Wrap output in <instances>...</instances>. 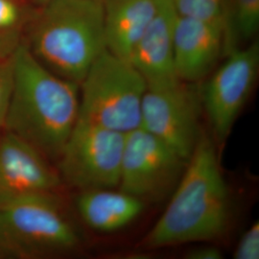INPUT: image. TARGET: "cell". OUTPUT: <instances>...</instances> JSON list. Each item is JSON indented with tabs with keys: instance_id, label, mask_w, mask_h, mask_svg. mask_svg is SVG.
Instances as JSON below:
<instances>
[{
	"instance_id": "obj_1",
	"label": "cell",
	"mask_w": 259,
	"mask_h": 259,
	"mask_svg": "<svg viewBox=\"0 0 259 259\" xmlns=\"http://www.w3.org/2000/svg\"><path fill=\"white\" fill-rule=\"evenodd\" d=\"M80 114V87L56 75L23 44L14 56V84L3 129L57 160Z\"/></svg>"
},
{
	"instance_id": "obj_2",
	"label": "cell",
	"mask_w": 259,
	"mask_h": 259,
	"mask_svg": "<svg viewBox=\"0 0 259 259\" xmlns=\"http://www.w3.org/2000/svg\"><path fill=\"white\" fill-rule=\"evenodd\" d=\"M163 214L140 243L155 250L210 241L226 232L231 199L211 139L202 135Z\"/></svg>"
},
{
	"instance_id": "obj_3",
	"label": "cell",
	"mask_w": 259,
	"mask_h": 259,
	"mask_svg": "<svg viewBox=\"0 0 259 259\" xmlns=\"http://www.w3.org/2000/svg\"><path fill=\"white\" fill-rule=\"evenodd\" d=\"M23 44L47 69L80 85L106 50L103 0H51L36 6Z\"/></svg>"
},
{
	"instance_id": "obj_4",
	"label": "cell",
	"mask_w": 259,
	"mask_h": 259,
	"mask_svg": "<svg viewBox=\"0 0 259 259\" xmlns=\"http://www.w3.org/2000/svg\"><path fill=\"white\" fill-rule=\"evenodd\" d=\"M55 194L36 195L0 206V255L39 258L80 246V234Z\"/></svg>"
},
{
	"instance_id": "obj_5",
	"label": "cell",
	"mask_w": 259,
	"mask_h": 259,
	"mask_svg": "<svg viewBox=\"0 0 259 259\" xmlns=\"http://www.w3.org/2000/svg\"><path fill=\"white\" fill-rule=\"evenodd\" d=\"M79 87L80 118L124 134L140 127L147 85L129 61L106 49Z\"/></svg>"
},
{
	"instance_id": "obj_6",
	"label": "cell",
	"mask_w": 259,
	"mask_h": 259,
	"mask_svg": "<svg viewBox=\"0 0 259 259\" xmlns=\"http://www.w3.org/2000/svg\"><path fill=\"white\" fill-rule=\"evenodd\" d=\"M126 134L78 118L58 161L61 180L81 190L118 187Z\"/></svg>"
},
{
	"instance_id": "obj_7",
	"label": "cell",
	"mask_w": 259,
	"mask_h": 259,
	"mask_svg": "<svg viewBox=\"0 0 259 259\" xmlns=\"http://www.w3.org/2000/svg\"><path fill=\"white\" fill-rule=\"evenodd\" d=\"M196 83L180 79L147 87L141 105L140 127L163 141L185 160L202 137V93Z\"/></svg>"
},
{
	"instance_id": "obj_8",
	"label": "cell",
	"mask_w": 259,
	"mask_h": 259,
	"mask_svg": "<svg viewBox=\"0 0 259 259\" xmlns=\"http://www.w3.org/2000/svg\"><path fill=\"white\" fill-rule=\"evenodd\" d=\"M187 160L139 127L126 134L119 189L143 203H158L173 193Z\"/></svg>"
},
{
	"instance_id": "obj_9",
	"label": "cell",
	"mask_w": 259,
	"mask_h": 259,
	"mask_svg": "<svg viewBox=\"0 0 259 259\" xmlns=\"http://www.w3.org/2000/svg\"><path fill=\"white\" fill-rule=\"evenodd\" d=\"M259 44L254 39L226 54L201 91L203 107L219 141H225L257 80Z\"/></svg>"
},
{
	"instance_id": "obj_10",
	"label": "cell",
	"mask_w": 259,
	"mask_h": 259,
	"mask_svg": "<svg viewBox=\"0 0 259 259\" xmlns=\"http://www.w3.org/2000/svg\"><path fill=\"white\" fill-rule=\"evenodd\" d=\"M1 131L0 206L36 195L56 193L62 180L49 159L27 141Z\"/></svg>"
},
{
	"instance_id": "obj_11",
	"label": "cell",
	"mask_w": 259,
	"mask_h": 259,
	"mask_svg": "<svg viewBox=\"0 0 259 259\" xmlns=\"http://www.w3.org/2000/svg\"><path fill=\"white\" fill-rule=\"evenodd\" d=\"M224 55L222 22L181 17L174 32V65L177 77L197 83L206 78Z\"/></svg>"
},
{
	"instance_id": "obj_12",
	"label": "cell",
	"mask_w": 259,
	"mask_h": 259,
	"mask_svg": "<svg viewBox=\"0 0 259 259\" xmlns=\"http://www.w3.org/2000/svg\"><path fill=\"white\" fill-rule=\"evenodd\" d=\"M178 14L171 0H157V11L129 62L147 87L178 80L174 65V32Z\"/></svg>"
},
{
	"instance_id": "obj_13",
	"label": "cell",
	"mask_w": 259,
	"mask_h": 259,
	"mask_svg": "<svg viewBox=\"0 0 259 259\" xmlns=\"http://www.w3.org/2000/svg\"><path fill=\"white\" fill-rule=\"evenodd\" d=\"M106 49L129 61L157 11V0H103Z\"/></svg>"
},
{
	"instance_id": "obj_14",
	"label": "cell",
	"mask_w": 259,
	"mask_h": 259,
	"mask_svg": "<svg viewBox=\"0 0 259 259\" xmlns=\"http://www.w3.org/2000/svg\"><path fill=\"white\" fill-rule=\"evenodd\" d=\"M76 208L85 225L93 231L112 232L135 221L144 209V203L124 191L112 188L81 190Z\"/></svg>"
},
{
	"instance_id": "obj_15",
	"label": "cell",
	"mask_w": 259,
	"mask_h": 259,
	"mask_svg": "<svg viewBox=\"0 0 259 259\" xmlns=\"http://www.w3.org/2000/svg\"><path fill=\"white\" fill-rule=\"evenodd\" d=\"M224 55L255 39L259 30V0H222Z\"/></svg>"
},
{
	"instance_id": "obj_16",
	"label": "cell",
	"mask_w": 259,
	"mask_h": 259,
	"mask_svg": "<svg viewBox=\"0 0 259 259\" xmlns=\"http://www.w3.org/2000/svg\"><path fill=\"white\" fill-rule=\"evenodd\" d=\"M35 7L28 0H0V60L14 57L23 45Z\"/></svg>"
},
{
	"instance_id": "obj_17",
	"label": "cell",
	"mask_w": 259,
	"mask_h": 259,
	"mask_svg": "<svg viewBox=\"0 0 259 259\" xmlns=\"http://www.w3.org/2000/svg\"><path fill=\"white\" fill-rule=\"evenodd\" d=\"M181 17L221 21L222 0H171Z\"/></svg>"
},
{
	"instance_id": "obj_18",
	"label": "cell",
	"mask_w": 259,
	"mask_h": 259,
	"mask_svg": "<svg viewBox=\"0 0 259 259\" xmlns=\"http://www.w3.org/2000/svg\"><path fill=\"white\" fill-rule=\"evenodd\" d=\"M15 56V55H14ZM14 84V57L0 60V130L3 129Z\"/></svg>"
},
{
	"instance_id": "obj_19",
	"label": "cell",
	"mask_w": 259,
	"mask_h": 259,
	"mask_svg": "<svg viewBox=\"0 0 259 259\" xmlns=\"http://www.w3.org/2000/svg\"><path fill=\"white\" fill-rule=\"evenodd\" d=\"M234 258H259V225L254 223L242 235L234 252Z\"/></svg>"
},
{
	"instance_id": "obj_20",
	"label": "cell",
	"mask_w": 259,
	"mask_h": 259,
	"mask_svg": "<svg viewBox=\"0 0 259 259\" xmlns=\"http://www.w3.org/2000/svg\"><path fill=\"white\" fill-rule=\"evenodd\" d=\"M186 257L189 259H221L223 258V253L216 247L205 246L189 251L186 254Z\"/></svg>"
},
{
	"instance_id": "obj_21",
	"label": "cell",
	"mask_w": 259,
	"mask_h": 259,
	"mask_svg": "<svg viewBox=\"0 0 259 259\" xmlns=\"http://www.w3.org/2000/svg\"><path fill=\"white\" fill-rule=\"evenodd\" d=\"M31 4H33L34 6H39L42 4H46L47 2L51 1V0H28Z\"/></svg>"
},
{
	"instance_id": "obj_22",
	"label": "cell",
	"mask_w": 259,
	"mask_h": 259,
	"mask_svg": "<svg viewBox=\"0 0 259 259\" xmlns=\"http://www.w3.org/2000/svg\"><path fill=\"white\" fill-rule=\"evenodd\" d=\"M0 257H1V255H0Z\"/></svg>"
}]
</instances>
